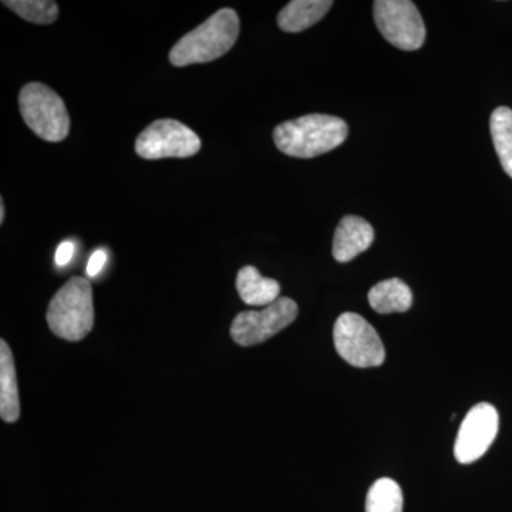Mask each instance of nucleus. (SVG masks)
<instances>
[{"instance_id":"obj_3","label":"nucleus","mask_w":512,"mask_h":512,"mask_svg":"<svg viewBox=\"0 0 512 512\" xmlns=\"http://www.w3.org/2000/svg\"><path fill=\"white\" fill-rule=\"evenodd\" d=\"M47 323L57 338L79 342L94 326L93 289L82 276L69 279L47 309Z\"/></svg>"},{"instance_id":"obj_17","label":"nucleus","mask_w":512,"mask_h":512,"mask_svg":"<svg viewBox=\"0 0 512 512\" xmlns=\"http://www.w3.org/2000/svg\"><path fill=\"white\" fill-rule=\"evenodd\" d=\"M2 3L20 18L36 25H52L59 16L57 3L50 0H8Z\"/></svg>"},{"instance_id":"obj_13","label":"nucleus","mask_w":512,"mask_h":512,"mask_svg":"<svg viewBox=\"0 0 512 512\" xmlns=\"http://www.w3.org/2000/svg\"><path fill=\"white\" fill-rule=\"evenodd\" d=\"M237 289L242 301L251 306H269L278 301L281 285L265 278L255 266H244L237 275Z\"/></svg>"},{"instance_id":"obj_5","label":"nucleus","mask_w":512,"mask_h":512,"mask_svg":"<svg viewBox=\"0 0 512 512\" xmlns=\"http://www.w3.org/2000/svg\"><path fill=\"white\" fill-rule=\"evenodd\" d=\"M336 352L355 367H377L386 359L382 339L363 316L346 312L340 315L333 328Z\"/></svg>"},{"instance_id":"obj_8","label":"nucleus","mask_w":512,"mask_h":512,"mask_svg":"<svg viewBox=\"0 0 512 512\" xmlns=\"http://www.w3.org/2000/svg\"><path fill=\"white\" fill-rule=\"evenodd\" d=\"M298 313V305L289 298H279L262 311L238 313L232 320V340L244 348L264 343L288 328L298 318Z\"/></svg>"},{"instance_id":"obj_10","label":"nucleus","mask_w":512,"mask_h":512,"mask_svg":"<svg viewBox=\"0 0 512 512\" xmlns=\"http://www.w3.org/2000/svg\"><path fill=\"white\" fill-rule=\"evenodd\" d=\"M375 241V229L357 215H346L339 222L333 237V258L342 264L363 254Z\"/></svg>"},{"instance_id":"obj_9","label":"nucleus","mask_w":512,"mask_h":512,"mask_svg":"<svg viewBox=\"0 0 512 512\" xmlns=\"http://www.w3.org/2000/svg\"><path fill=\"white\" fill-rule=\"evenodd\" d=\"M498 426L500 417L493 404L474 406L464 417L454 444V456L458 463L470 464L480 460L494 443Z\"/></svg>"},{"instance_id":"obj_15","label":"nucleus","mask_w":512,"mask_h":512,"mask_svg":"<svg viewBox=\"0 0 512 512\" xmlns=\"http://www.w3.org/2000/svg\"><path fill=\"white\" fill-rule=\"evenodd\" d=\"M491 137L505 173L512 178V110L498 107L491 114Z\"/></svg>"},{"instance_id":"obj_1","label":"nucleus","mask_w":512,"mask_h":512,"mask_svg":"<svg viewBox=\"0 0 512 512\" xmlns=\"http://www.w3.org/2000/svg\"><path fill=\"white\" fill-rule=\"evenodd\" d=\"M348 134L345 120L328 114H308L279 124L274 131V141L286 156L313 158L342 146Z\"/></svg>"},{"instance_id":"obj_2","label":"nucleus","mask_w":512,"mask_h":512,"mask_svg":"<svg viewBox=\"0 0 512 512\" xmlns=\"http://www.w3.org/2000/svg\"><path fill=\"white\" fill-rule=\"evenodd\" d=\"M239 18L234 9H221L171 49L170 63L175 67L208 63L227 55L237 43Z\"/></svg>"},{"instance_id":"obj_18","label":"nucleus","mask_w":512,"mask_h":512,"mask_svg":"<svg viewBox=\"0 0 512 512\" xmlns=\"http://www.w3.org/2000/svg\"><path fill=\"white\" fill-rule=\"evenodd\" d=\"M107 262V252L106 249H97L96 252H93V255L90 256L89 264H87L86 272L89 278H94L100 274L101 269L104 268Z\"/></svg>"},{"instance_id":"obj_11","label":"nucleus","mask_w":512,"mask_h":512,"mask_svg":"<svg viewBox=\"0 0 512 512\" xmlns=\"http://www.w3.org/2000/svg\"><path fill=\"white\" fill-rule=\"evenodd\" d=\"M0 417L15 423L20 417L18 375L12 350L5 340L0 342Z\"/></svg>"},{"instance_id":"obj_16","label":"nucleus","mask_w":512,"mask_h":512,"mask_svg":"<svg viewBox=\"0 0 512 512\" xmlns=\"http://www.w3.org/2000/svg\"><path fill=\"white\" fill-rule=\"evenodd\" d=\"M366 512H403V493L392 478H380L370 487Z\"/></svg>"},{"instance_id":"obj_20","label":"nucleus","mask_w":512,"mask_h":512,"mask_svg":"<svg viewBox=\"0 0 512 512\" xmlns=\"http://www.w3.org/2000/svg\"><path fill=\"white\" fill-rule=\"evenodd\" d=\"M5 221V202L0 201V224H3Z\"/></svg>"},{"instance_id":"obj_6","label":"nucleus","mask_w":512,"mask_h":512,"mask_svg":"<svg viewBox=\"0 0 512 512\" xmlns=\"http://www.w3.org/2000/svg\"><path fill=\"white\" fill-rule=\"evenodd\" d=\"M373 13L377 29L397 49L413 52L426 40V25L410 0H376Z\"/></svg>"},{"instance_id":"obj_12","label":"nucleus","mask_w":512,"mask_h":512,"mask_svg":"<svg viewBox=\"0 0 512 512\" xmlns=\"http://www.w3.org/2000/svg\"><path fill=\"white\" fill-rule=\"evenodd\" d=\"M332 6V0H293L279 12V28L288 33L303 32L325 18Z\"/></svg>"},{"instance_id":"obj_14","label":"nucleus","mask_w":512,"mask_h":512,"mask_svg":"<svg viewBox=\"0 0 512 512\" xmlns=\"http://www.w3.org/2000/svg\"><path fill=\"white\" fill-rule=\"evenodd\" d=\"M369 303L380 315L407 312L413 305L412 289L402 279H386L370 289Z\"/></svg>"},{"instance_id":"obj_4","label":"nucleus","mask_w":512,"mask_h":512,"mask_svg":"<svg viewBox=\"0 0 512 512\" xmlns=\"http://www.w3.org/2000/svg\"><path fill=\"white\" fill-rule=\"evenodd\" d=\"M19 109L30 130L49 143L69 136L70 117L62 97L43 83H29L19 94Z\"/></svg>"},{"instance_id":"obj_7","label":"nucleus","mask_w":512,"mask_h":512,"mask_svg":"<svg viewBox=\"0 0 512 512\" xmlns=\"http://www.w3.org/2000/svg\"><path fill=\"white\" fill-rule=\"evenodd\" d=\"M200 150V137L190 127L173 119L154 121L136 140V153L144 160L187 158Z\"/></svg>"},{"instance_id":"obj_19","label":"nucleus","mask_w":512,"mask_h":512,"mask_svg":"<svg viewBox=\"0 0 512 512\" xmlns=\"http://www.w3.org/2000/svg\"><path fill=\"white\" fill-rule=\"evenodd\" d=\"M74 251H76V247H74L72 241L62 242V244L59 245V248H57L56 251V265L60 266V268H63V266L69 264V262L72 261L73 259Z\"/></svg>"}]
</instances>
